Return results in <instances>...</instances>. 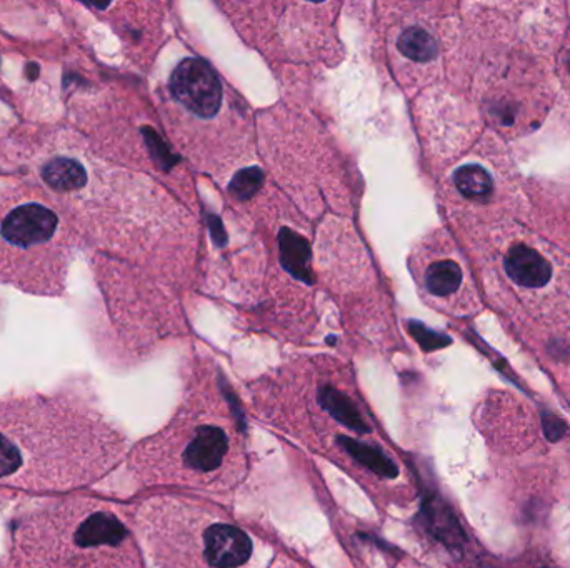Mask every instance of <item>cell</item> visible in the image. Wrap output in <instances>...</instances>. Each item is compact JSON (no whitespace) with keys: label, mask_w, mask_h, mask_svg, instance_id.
<instances>
[{"label":"cell","mask_w":570,"mask_h":568,"mask_svg":"<svg viewBox=\"0 0 570 568\" xmlns=\"http://www.w3.org/2000/svg\"><path fill=\"white\" fill-rule=\"evenodd\" d=\"M415 334H417V339L424 344L425 349H439V347H444V345L450 344V340L444 335L435 334V332H430V330L425 329L420 324L414 325Z\"/></svg>","instance_id":"cell-16"},{"label":"cell","mask_w":570,"mask_h":568,"mask_svg":"<svg viewBox=\"0 0 570 568\" xmlns=\"http://www.w3.org/2000/svg\"><path fill=\"white\" fill-rule=\"evenodd\" d=\"M540 424H542V434L550 444H557L569 434V425L549 410H540Z\"/></svg>","instance_id":"cell-15"},{"label":"cell","mask_w":570,"mask_h":568,"mask_svg":"<svg viewBox=\"0 0 570 568\" xmlns=\"http://www.w3.org/2000/svg\"><path fill=\"white\" fill-rule=\"evenodd\" d=\"M4 568H144V557L112 505L72 499L17 525Z\"/></svg>","instance_id":"cell-4"},{"label":"cell","mask_w":570,"mask_h":568,"mask_svg":"<svg viewBox=\"0 0 570 568\" xmlns=\"http://www.w3.org/2000/svg\"><path fill=\"white\" fill-rule=\"evenodd\" d=\"M280 257L290 274L295 277L310 282L312 274H310V247L299 234H295L292 230H282L280 234Z\"/></svg>","instance_id":"cell-10"},{"label":"cell","mask_w":570,"mask_h":568,"mask_svg":"<svg viewBox=\"0 0 570 568\" xmlns=\"http://www.w3.org/2000/svg\"><path fill=\"white\" fill-rule=\"evenodd\" d=\"M455 187L470 199H479L492 192V179L479 165H464L454 174Z\"/></svg>","instance_id":"cell-13"},{"label":"cell","mask_w":570,"mask_h":568,"mask_svg":"<svg viewBox=\"0 0 570 568\" xmlns=\"http://www.w3.org/2000/svg\"><path fill=\"white\" fill-rule=\"evenodd\" d=\"M569 70H570V60H569Z\"/></svg>","instance_id":"cell-18"},{"label":"cell","mask_w":570,"mask_h":568,"mask_svg":"<svg viewBox=\"0 0 570 568\" xmlns=\"http://www.w3.org/2000/svg\"><path fill=\"white\" fill-rule=\"evenodd\" d=\"M264 424L352 475L385 507H399L409 489L404 470L352 380L327 374L280 379L252 392ZM407 499V495H405Z\"/></svg>","instance_id":"cell-1"},{"label":"cell","mask_w":570,"mask_h":568,"mask_svg":"<svg viewBox=\"0 0 570 568\" xmlns=\"http://www.w3.org/2000/svg\"><path fill=\"white\" fill-rule=\"evenodd\" d=\"M260 184H262V172L259 169L242 170L232 180L230 192L235 199H249L259 190Z\"/></svg>","instance_id":"cell-14"},{"label":"cell","mask_w":570,"mask_h":568,"mask_svg":"<svg viewBox=\"0 0 570 568\" xmlns=\"http://www.w3.org/2000/svg\"><path fill=\"white\" fill-rule=\"evenodd\" d=\"M132 524L152 568H249L254 559L252 537L210 500L152 495Z\"/></svg>","instance_id":"cell-5"},{"label":"cell","mask_w":570,"mask_h":568,"mask_svg":"<svg viewBox=\"0 0 570 568\" xmlns=\"http://www.w3.org/2000/svg\"><path fill=\"white\" fill-rule=\"evenodd\" d=\"M42 179L54 190L72 192L87 184V172L77 160L57 157L44 165Z\"/></svg>","instance_id":"cell-9"},{"label":"cell","mask_w":570,"mask_h":568,"mask_svg":"<svg viewBox=\"0 0 570 568\" xmlns=\"http://www.w3.org/2000/svg\"><path fill=\"white\" fill-rule=\"evenodd\" d=\"M127 454V440L94 407L65 397L0 402V484L67 492L94 484Z\"/></svg>","instance_id":"cell-2"},{"label":"cell","mask_w":570,"mask_h":568,"mask_svg":"<svg viewBox=\"0 0 570 568\" xmlns=\"http://www.w3.org/2000/svg\"><path fill=\"white\" fill-rule=\"evenodd\" d=\"M59 217L40 202H27L10 210L0 222V237L15 249H35L54 239Z\"/></svg>","instance_id":"cell-7"},{"label":"cell","mask_w":570,"mask_h":568,"mask_svg":"<svg viewBox=\"0 0 570 568\" xmlns=\"http://www.w3.org/2000/svg\"><path fill=\"white\" fill-rule=\"evenodd\" d=\"M397 49L407 59L412 62H422V64L430 62L439 54V47L432 34L419 25H412L399 35Z\"/></svg>","instance_id":"cell-11"},{"label":"cell","mask_w":570,"mask_h":568,"mask_svg":"<svg viewBox=\"0 0 570 568\" xmlns=\"http://www.w3.org/2000/svg\"><path fill=\"white\" fill-rule=\"evenodd\" d=\"M425 289L437 297L455 294L462 284V270L452 260H440L425 270Z\"/></svg>","instance_id":"cell-12"},{"label":"cell","mask_w":570,"mask_h":568,"mask_svg":"<svg viewBox=\"0 0 570 568\" xmlns=\"http://www.w3.org/2000/svg\"><path fill=\"white\" fill-rule=\"evenodd\" d=\"M170 92L199 117H214L222 104V84L214 69L200 59H184L170 77Z\"/></svg>","instance_id":"cell-6"},{"label":"cell","mask_w":570,"mask_h":568,"mask_svg":"<svg viewBox=\"0 0 570 568\" xmlns=\"http://www.w3.org/2000/svg\"><path fill=\"white\" fill-rule=\"evenodd\" d=\"M505 272L515 284L537 289L549 282L552 270L542 255L527 245H515L504 260Z\"/></svg>","instance_id":"cell-8"},{"label":"cell","mask_w":570,"mask_h":568,"mask_svg":"<svg viewBox=\"0 0 570 568\" xmlns=\"http://www.w3.org/2000/svg\"><path fill=\"white\" fill-rule=\"evenodd\" d=\"M269 568H307L304 564H300L297 560L292 559L289 555L279 554L275 557L274 562Z\"/></svg>","instance_id":"cell-17"},{"label":"cell","mask_w":570,"mask_h":568,"mask_svg":"<svg viewBox=\"0 0 570 568\" xmlns=\"http://www.w3.org/2000/svg\"><path fill=\"white\" fill-rule=\"evenodd\" d=\"M252 469L249 437L219 382H190L169 422L135 445L129 470L142 487L229 499Z\"/></svg>","instance_id":"cell-3"}]
</instances>
